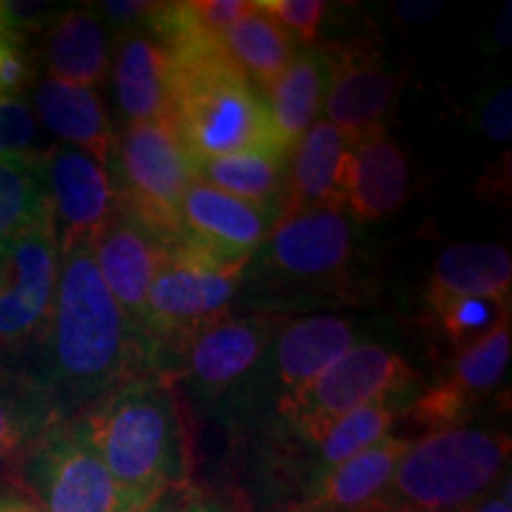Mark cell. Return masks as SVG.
Returning a JSON list of instances; mask_svg holds the SVG:
<instances>
[{"mask_svg":"<svg viewBox=\"0 0 512 512\" xmlns=\"http://www.w3.org/2000/svg\"><path fill=\"white\" fill-rule=\"evenodd\" d=\"M508 463L510 437L496 427L470 422L422 434L403 451L380 510L465 512L508 475Z\"/></svg>","mask_w":512,"mask_h":512,"instance_id":"obj_4","label":"cell"},{"mask_svg":"<svg viewBox=\"0 0 512 512\" xmlns=\"http://www.w3.org/2000/svg\"><path fill=\"white\" fill-rule=\"evenodd\" d=\"M420 375L399 351L377 342H358L302 392L280 401L268 427L294 439H316L332 422L377 401H413Z\"/></svg>","mask_w":512,"mask_h":512,"instance_id":"obj_6","label":"cell"},{"mask_svg":"<svg viewBox=\"0 0 512 512\" xmlns=\"http://www.w3.org/2000/svg\"><path fill=\"white\" fill-rule=\"evenodd\" d=\"M0 363H3V358H0Z\"/></svg>","mask_w":512,"mask_h":512,"instance_id":"obj_44","label":"cell"},{"mask_svg":"<svg viewBox=\"0 0 512 512\" xmlns=\"http://www.w3.org/2000/svg\"><path fill=\"white\" fill-rule=\"evenodd\" d=\"M169 72V53L150 31H126L119 38L112 79L124 126L169 114Z\"/></svg>","mask_w":512,"mask_h":512,"instance_id":"obj_20","label":"cell"},{"mask_svg":"<svg viewBox=\"0 0 512 512\" xmlns=\"http://www.w3.org/2000/svg\"><path fill=\"white\" fill-rule=\"evenodd\" d=\"M34 72V57L29 55L27 41L15 31L0 48V95L19 98V93L34 79Z\"/></svg>","mask_w":512,"mask_h":512,"instance_id":"obj_33","label":"cell"},{"mask_svg":"<svg viewBox=\"0 0 512 512\" xmlns=\"http://www.w3.org/2000/svg\"><path fill=\"white\" fill-rule=\"evenodd\" d=\"M48 207L43 152L0 157V254Z\"/></svg>","mask_w":512,"mask_h":512,"instance_id":"obj_29","label":"cell"},{"mask_svg":"<svg viewBox=\"0 0 512 512\" xmlns=\"http://www.w3.org/2000/svg\"><path fill=\"white\" fill-rule=\"evenodd\" d=\"M43 57L53 79L100 86L112 69L110 29L91 8L62 10L48 27Z\"/></svg>","mask_w":512,"mask_h":512,"instance_id":"obj_23","label":"cell"},{"mask_svg":"<svg viewBox=\"0 0 512 512\" xmlns=\"http://www.w3.org/2000/svg\"><path fill=\"white\" fill-rule=\"evenodd\" d=\"M176 510H178V501H171V496H169V498H162V501L155 505H150V508L143 512H176Z\"/></svg>","mask_w":512,"mask_h":512,"instance_id":"obj_41","label":"cell"},{"mask_svg":"<svg viewBox=\"0 0 512 512\" xmlns=\"http://www.w3.org/2000/svg\"><path fill=\"white\" fill-rule=\"evenodd\" d=\"M10 479H15L43 512L147 510L121 489L74 418L50 427Z\"/></svg>","mask_w":512,"mask_h":512,"instance_id":"obj_9","label":"cell"},{"mask_svg":"<svg viewBox=\"0 0 512 512\" xmlns=\"http://www.w3.org/2000/svg\"><path fill=\"white\" fill-rule=\"evenodd\" d=\"M159 3H147V0H105L98 3V15L107 29L117 31H138L147 29L152 15H155Z\"/></svg>","mask_w":512,"mask_h":512,"instance_id":"obj_34","label":"cell"},{"mask_svg":"<svg viewBox=\"0 0 512 512\" xmlns=\"http://www.w3.org/2000/svg\"><path fill=\"white\" fill-rule=\"evenodd\" d=\"M197 181L268 211L275 219L283 214L287 157L278 152H242L195 164Z\"/></svg>","mask_w":512,"mask_h":512,"instance_id":"obj_26","label":"cell"},{"mask_svg":"<svg viewBox=\"0 0 512 512\" xmlns=\"http://www.w3.org/2000/svg\"><path fill=\"white\" fill-rule=\"evenodd\" d=\"M171 242L121 207L93 240V259L102 283L131 320L133 330H138L147 292L169 261Z\"/></svg>","mask_w":512,"mask_h":512,"instance_id":"obj_15","label":"cell"},{"mask_svg":"<svg viewBox=\"0 0 512 512\" xmlns=\"http://www.w3.org/2000/svg\"><path fill=\"white\" fill-rule=\"evenodd\" d=\"M38 138V119L24 98L0 95V157L29 155Z\"/></svg>","mask_w":512,"mask_h":512,"instance_id":"obj_32","label":"cell"},{"mask_svg":"<svg viewBox=\"0 0 512 512\" xmlns=\"http://www.w3.org/2000/svg\"><path fill=\"white\" fill-rule=\"evenodd\" d=\"M408 444L406 434H389L306 486L280 512H377Z\"/></svg>","mask_w":512,"mask_h":512,"instance_id":"obj_18","label":"cell"},{"mask_svg":"<svg viewBox=\"0 0 512 512\" xmlns=\"http://www.w3.org/2000/svg\"><path fill=\"white\" fill-rule=\"evenodd\" d=\"M223 50L266 98V93L287 72L302 48L283 27L254 8L252 15H247L223 36Z\"/></svg>","mask_w":512,"mask_h":512,"instance_id":"obj_27","label":"cell"},{"mask_svg":"<svg viewBox=\"0 0 512 512\" xmlns=\"http://www.w3.org/2000/svg\"><path fill=\"white\" fill-rule=\"evenodd\" d=\"M107 171L119 207L174 240L181 202L195 183V162L169 117L128 124L117 131Z\"/></svg>","mask_w":512,"mask_h":512,"instance_id":"obj_8","label":"cell"},{"mask_svg":"<svg viewBox=\"0 0 512 512\" xmlns=\"http://www.w3.org/2000/svg\"><path fill=\"white\" fill-rule=\"evenodd\" d=\"M512 88H498L484 100L479 112V128L494 143H510L512 136Z\"/></svg>","mask_w":512,"mask_h":512,"instance_id":"obj_35","label":"cell"},{"mask_svg":"<svg viewBox=\"0 0 512 512\" xmlns=\"http://www.w3.org/2000/svg\"><path fill=\"white\" fill-rule=\"evenodd\" d=\"M325 83H328V72H325L323 53L318 46H306L266 93L264 100L271 117L273 138L283 155L290 157L294 143L316 121V114L323 107Z\"/></svg>","mask_w":512,"mask_h":512,"instance_id":"obj_25","label":"cell"},{"mask_svg":"<svg viewBox=\"0 0 512 512\" xmlns=\"http://www.w3.org/2000/svg\"><path fill=\"white\" fill-rule=\"evenodd\" d=\"M74 420L110 475L143 508L190 484V425L171 377L143 370Z\"/></svg>","mask_w":512,"mask_h":512,"instance_id":"obj_2","label":"cell"},{"mask_svg":"<svg viewBox=\"0 0 512 512\" xmlns=\"http://www.w3.org/2000/svg\"><path fill=\"white\" fill-rule=\"evenodd\" d=\"M43 169L60 247L93 245L119 207L107 166L79 147L57 143L43 152Z\"/></svg>","mask_w":512,"mask_h":512,"instance_id":"obj_14","label":"cell"},{"mask_svg":"<svg viewBox=\"0 0 512 512\" xmlns=\"http://www.w3.org/2000/svg\"><path fill=\"white\" fill-rule=\"evenodd\" d=\"M29 351L31 361L22 370L43 389L62 420L147 370L131 320L102 283L91 242L60 247L53 311Z\"/></svg>","mask_w":512,"mask_h":512,"instance_id":"obj_1","label":"cell"},{"mask_svg":"<svg viewBox=\"0 0 512 512\" xmlns=\"http://www.w3.org/2000/svg\"><path fill=\"white\" fill-rule=\"evenodd\" d=\"M356 138L330 121H313L287 157L283 216L306 209H344Z\"/></svg>","mask_w":512,"mask_h":512,"instance_id":"obj_17","label":"cell"},{"mask_svg":"<svg viewBox=\"0 0 512 512\" xmlns=\"http://www.w3.org/2000/svg\"><path fill=\"white\" fill-rule=\"evenodd\" d=\"M60 273L53 204L0 254V358L34 347L46 330Z\"/></svg>","mask_w":512,"mask_h":512,"instance_id":"obj_10","label":"cell"},{"mask_svg":"<svg viewBox=\"0 0 512 512\" xmlns=\"http://www.w3.org/2000/svg\"><path fill=\"white\" fill-rule=\"evenodd\" d=\"M510 313V302H496L484 297H465L441 304L439 309L427 311L425 318L430 328L444 339L451 354H458L482 339L486 332Z\"/></svg>","mask_w":512,"mask_h":512,"instance_id":"obj_30","label":"cell"},{"mask_svg":"<svg viewBox=\"0 0 512 512\" xmlns=\"http://www.w3.org/2000/svg\"><path fill=\"white\" fill-rule=\"evenodd\" d=\"M36 119L55 133L64 145L79 147L107 166L117 138V128L107 117L105 105L95 88L76 86V83L46 76L34 88Z\"/></svg>","mask_w":512,"mask_h":512,"instance_id":"obj_22","label":"cell"},{"mask_svg":"<svg viewBox=\"0 0 512 512\" xmlns=\"http://www.w3.org/2000/svg\"><path fill=\"white\" fill-rule=\"evenodd\" d=\"M444 10V3H394V15L403 27H415V24L430 22L434 15Z\"/></svg>","mask_w":512,"mask_h":512,"instance_id":"obj_37","label":"cell"},{"mask_svg":"<svg viewBox=\"0 0 512 512\" xmlns=\"http://www.w3.org/2000/svg\"><path fill=\"white\" fill-rule=\"evenodd\" d=\"M512 259L498 242H456L437 256L425 290V313L465 297L510 302Z\"/></svg>","mask_w":512,"mask_h":512,"instance_id":"obj_21","label":"cell"},{"mask_svg":"<svg viewBox=\"0 0 512 512\" xmlns=\"http://www.w3.org/2000/svg\"><path fill=\"white\" fill-rule=\"evenodd\" d=\"M318 48L328 72L323 98L325 121L354 138L382 128L401 86L380 50L366 41Z\"/></svg>","mask_w":512,"mask_h":512,"instance_id":"obj_13","label":"cell"},{"mask_svg":"<svg viewBox=\"0 0 512 512\" xmlns=\"http://www.w3.org/2000/svg\"><path fill=\"white\" fill-rule=\"evenodd\" d=\"M496 38H498V46L510 48V3L503 5L501 17L496 22Z\"/></svg>","mask_w":512,"mask_h":512,"instance_id":"obj_40","label":"cell"},{"mask_svg":"<svg viewBox=\"0 0 512 512\" xmlns=\"http://www.w3.org/2000/svg\"><path fill=\"white\" fill-rule=\"evenodd\" d=\"M261 273L285 287H332L356 256V230L344 209H306L275 221L259 252Z\"/></svg>","mask_w":512,"mask_h":512,"instance_id":"obj_11","label":"cell"},{"mask_svg":"<svg viewBox=\"0 0 512 512\" xmlns=\"http://www.w3.org/2000/svg\"><path fill=\"white\" fill-rule=\"evenodd\" d=\"M465 512H512L510 472L494 486V489L489 491V494L482 498V501L475 503L470 510H465Z\"/></svg>","mask_w":512,"mask_h":512,"instance_id":"obj_38","label":"cell"},{"mask_svg":"<svg viewBox=\"0 0 512 512\" xmlns=\"http://www.w3.org/2000/svg\"><path fill=\"white\" fill-rule=\"evenodd\" d=\"M356 337L354 320L332 313L285 320L256 368L235 418H240V413H252L261 401L273 411L280 401L302 392L306 384L354 347Z\"/></svg>","mask_w":512,"mask_h":512,"instance_id":"obj_12","label":"cell"},{"mask_svg":"<svg viewBox=\"0 0 512 512\" xmlns=\"http://www.w3.org/2000/svg\"><path fill=\"white\" fill-rule=\"evenodd\" d=\"M252 261L214 254L176 235L169 261L147 292L136 330L147 370L162 366L183 339L230 316Z\"/></svg>","mask_w":512,"mask_h":512,"instance_id":"obj_5","label":"cell"},{"mask_svg":"<svg viewBox=\"0 0 512 512\" xmlns=\"http://www.w3.org/2000/svg\"><path fill=\"white\" fill-rule=\"evenodd\" d=\"M512 354L510 313L496 323V328L486 332L475 344L453 354L451 373L439 377L470 411L477 408L496 392L503 382Z\"/></svg>","mask_w":512,"mask_h":512,"instance_id":"obj_28","label":"cell"},{"mask_svg":"<svg viewBox=\"0 0 512 512\" xmlns=\"http://www.w3.org/2000/svg\"><path fill=\"white\" fill-rule=\"evenodd\" d=\"M176 512H228L219 501L200 494V491H190L183 501H178Z\"/></svg>","mask_w":512,"mask_h":512,"instance_id":"obj_39","label":"cell"},{"mask_svg":"<svg viewBox=\"0 0 512 512\" xmlns=\"http://www.w3.org/2000/svg\"><path fill=\"white\" fill-rule=\"evenodd\" d=\"M275 221L268 211L195 178L178 211V238L230 259H254Z\"/></svg>","mask_w":512,"mask_h":512,"instance_id":"obj_16","label":"cell"},{"mask_svg":"<svg viewBox=\"0 0 512 512\" xmlns=\"http://www.w3.org/2000/svg\"><path fill=\"white\" fill-rule=\"evenodd\" d=\"M12 34H15V31H12L10 27H5V24L0 22V48L5 46V41H8V38H10Z\"/></svg>","mask_w":512,"mask_h":512,"instance_id":"obj_42","label":"cell"},{"mask_svg":"<svg viewBox=\"0 0 512 512\" xmlns=\"http://www.w3.org/2000/svg\"><path fill=\"white\" fill-rule=\"evenodd\" d=\"M285 320L275 313L214 320L183 339L155 373L171 377L176 384L183 382L197 406L228 408L235 418L256 368Z\"/></svg>","mask_w":512,"mask_h":512,"instance_id":"obj_7","label":"cell"},{"mask_svg":"<svg viewBox=\"0 0 512 512\" xmlns=\"http://www.w3.org/2000/svg\"><path fill=\"white\" fill-rule=\"evenodd\" d=\"M169 117L195 164L242 152H283L264 95L221 48L169 57ZM287 157V155H285Z\"/></svg>","mask_w":512,"mask_h":512,"instance_id":"obj_3","label":"cell"},{"mask_svg":"<svg viewBox=\"0 0 512 512\" xmlns=\"http://www.w3.org/2000/svg\"><path fill=\"white\" fill-rule=\"evenodd\" d=\"M62 422L43 389L22 368L0 363V477L15 470L50 427Z\"/></svg>","mask_w":512,"mask_h":512,"instance_id":"obj_24","label":"cell"},{"mask_svg":"<svg viewBox=\"0 0 512 512\" xmlns=\"http://www.w3.org/2000/svg\"><path fill=\"white\" fill-rule=\"evenodd\" d=\"M411 188V169L403 147L387 128L361 133L351 157L344 214L356 223H375L401 211Z\"/></svg>","mask_w":512,"mask_h":512,"instance_id":"obj_19","label":"cell"},{"mask_svg":"<svg viewBox=\"0 0 512 512\" xmlns=\"http://www.w3.org/2000/svg\"><path fill=\"white\" fill-rule=\"evenodd\" d=\"M0 512H43L15 479L0 477Z\"/></svg>","mask_w":512,"mask_h":512,"instance_id":"obj_36","label":"cell"},{"mask_svg":"<svg viewBox=\"0 0 512 512\" xmlns=\"http://www.w3.org/2000/svg\"><path fill=\"white\" fill-rule=\"evenodd\" d=\"M380 512H451V510H420V508H389Z\"/></svg>","mask_w":512,"mask_h":512,"instance_id":"obj_43","label":"cell"},{"mask_svg":"<svg viewBox=\"0 0 512 512\" xmlns=\"http://www.w3.org/2000/svg\"><path fill=\"white\" fill-rule=\"evenodd\" d=\"M264 15L283 27L299 46H313L320 22H323L328 3L323 0H259L256 3Z\"/></svg>","mask_w":512,"mask_h":512,"instance_id":"obj_31","label":"cell"}]
</instances>
